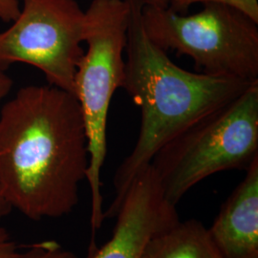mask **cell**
I'll return each instance as SVG.
<instances>
[{
	"label": "cell",
	"mask_w": 258,
	"mask_h": 258,
	"mask_svg": "<svg viewBox=\"0 0 258 258\" xmlns=\"http://www.w3.org/2000/svg\"><path fill=\"white\" fill-rule=\"evenodd\" d=\"M169 1L170 0H146L147 3L155 5L158 7H162V8H168Z\"/></svg>",
	"instance_id": "2e32d148"
},
{
	"label": "cell",
	"mask_w": 258,
	"mask_h": 258,
	"mask_svg": "<svg viewBox=\"0 0 258 258\" xmlns=\"http://www.w3.org/2000/svg\"><path fill=\"white\" fill-rule=\"evenodd\" d=\"M20 13L19 0H0V20L13 22Z\"/></svg>",
	"instance_id": "4fadbf2b"
},
{
	"label": "cell",
	"mask_w": 258,
	"mask_h": 258,
	"mask_svg": "<svg viewBox=\"0 0 258 258\" xmlns=\"http://www.w3.org/2000/svg\"><path fill=\"white\" fill-rule=\"evenodd\" d=\"M88 165L83 114L71 93L29 85L0 107V185L13 210L33 221L70 214Z\"/></svg>",
	"instance_id": "6da1fadb"
},
{
	"label": "cell",
	"mask_w": 258,
	"mask_h": 258,
	"mask_svg": "<svg viewBox=\"0 0 258 258\" xmlns=\"http://www.w3.org/2000/svg\"><path fill=\"white\" fill-rule=\"evenodd\" d=\"M129 6L126 0H92L85 11L84 51L74 78L88 142L89 165L86 180L91 191V242L104 221L102 169L107 153V120L111 100L121 88L127 40Z\"/></svg>",
	"instance_id": "3957f363"
},
{
	"label": "cell",
	"mask_w": 258,
	"mask_h": 258,
	"mask_svg": "<svg viewBox=\"0 0 258 258\" xmlns=\"http://www.w3.org/2000/svg\"><path fill=\"white\" fill-rule=\"evenodd\" d=\"M12 207L10 206V204L8 203V201L6 200L3 191H2V188H1V185H0V222L2 221L7 215H9L10 212H12ZM2 227H0L1 229Z\"/></svg>",
	"instance_id": "9a60e30c"
},
{
	"label": "cell",
	"mask_w": 258,
	"mask_h": 258,
	"mask_svg": "<svg viewBox=\"0 0 258 258\" xmlns=\"http://www.w3.org/2000/svg\"><path fill=\"white\" fill-rule=\"evenodd\" d=\"M145 1L126 0L129 19L121 86L141 109V125L135 147L114 174L115 195L104 211L105 219L115 218L132 180L161 148L253 83L190 72L175 64L148 38L142 13Z\"/></svg>",
	"instance_id": "7a4b0ae2"
},
{
	"label": "cell",
	"mask_w": 258,
	"mask_h": 258,
	"mask_svg": "<svg viewBox=\"0 0 258 258\" xmlns=\"http://www.w3.org/2000/svg\"><path fill=\"white\" fill-rule=\"evenodd\" d=\"M208 231L223 258H258V159Z\"/></svg>",
	"instance_id": "ba28073f"
},
{
	"label": "cell",
	"mask_w": 258,
	"mask_h": 258,
	"mask_svg": "<svg viewBox=\"0 0 258 258\" xmlns=\"http://www.w3.org/2000/svg\"><path fill=\"white\" fill-rule=\"evenodd\" d=\"M21 258H78L73 251L66 249L55 240H44L28 246Z\"/></svg>",
	"instance_id": "8fae6325"
},
{
	"label": "cell",
	"mask_w": 258,
	"mask_h": 258,
	"mask_svg": "<svg viewBox=\"0 0 258 258\" xmlns=\"http://www.w3.org/2000/svg\"><path fill=\"white\" fill-rule=\"evenodd\" d=\"M21 1L19 17L0 32V68L17 62L34 66L50 85L74 95L84 54L85 11L76 0Z\"/></svg>",
	"instance_id": "8992f818"
},
{
	"label": "cell",
	"mask_w": 258,
	"mask_h": 258,
	"mask_svg": "<svg viewBox=\"0 0 258 258\" xmlns=\"http://www.w3.org/2000/svg\"><path fill=\"white\" fill-rule=\"evenodd\" d=\"M142 13L148 38L189 56L196 72L257 82L258 23L239 10L210 2L185 16L145 1Z\"/></svg>",
	"instance_id": "5b68a950"
},
{
	"label": "cell",
	"mask_w": 258,
	"mask_h": 258,
	"mask_svg": "<svg viewBox=\"0 0 258 258\" xmlns=\"http://www.w3.org/2000/svg\"><path fill=\"white\" fill-rule=\"evenodd\" d=\"M219 3L239 10L258 23V0H170L168 9L184 15L190 6L197 3Z\"/></svg>",
	"instance_id": "30bf717a"
},
{
	"label": "cell",
	"mask_w": 258,
	"mask_h": 258,
	"mask_svg": "<svg viewBox=\"0 0 258 258\" xmlns=\"http://www.w3.org/2000/svg\"><path fill=\"white\" fill-rule=\"evenodd\" d=\"M144 258H223L208 228L196 219L177 222L149 242Z\"/></svg>",
	"instance_id": "9c48e42d"
},
{
	"label": "cell",
	"mask_w": 258,
	"mask_h": 258,
	"mask_svg": "<svg viewBox=\"0 0 258 258\" xmlns=\"http://www.w3.org/2000/svg\"><path fill=\"white\" fill-rule=\"evenodd\" d=\"M258 159V82L167 143L150 166L169 203L226 170H247Z\"/></svg>",
	"instance_id": "277c9868"
},
{
	"label": "cell",
	"mask_w": 258,
	"mask_h": 258,
	"mask_svg": "<svg viewBox=\"0 0 258 258\" xmlns=\"http://www.w3.org/2000/svg\"><path fill=\"white\" fill-rule=\"evenodd\" d=\"M115 218L111 239L90 258H144L149 242L180 221L150 165L132 180Z\"/></svg>",
	"instance_id": "52a82bcc"
},
{
	"label": "cell",
	"mask_w": 258,
	"mask_h": 258,
	"mask_svg": "<svg viewBox=\"0 0 258 258\" xmlns=\"http://www.w3.org/2000/svg\"><path fill=\"white\" fill-rule=\"evenodd\" d=\"M13 86V80L4 69L0 68V106L1 102L7 97Z\"/></svg>",
	"instance_id": "5bb4252c"
},
{
	"label": "cell",
	"mask_w": 258,
	"mask_h": 258,
	"mask_svg": "<svg viewBox=\"0 0 258 258\" xmlns=\"http://www.w3.org/2000/svg\"><path fill=\"white\" fill-rule=\"evenodd\" d=\"M22 251L14 240L11 239L7 231L0 229V258H21Z\"/></svg>",
	"instance_id": "7c38bea8"
}]
</instances>
